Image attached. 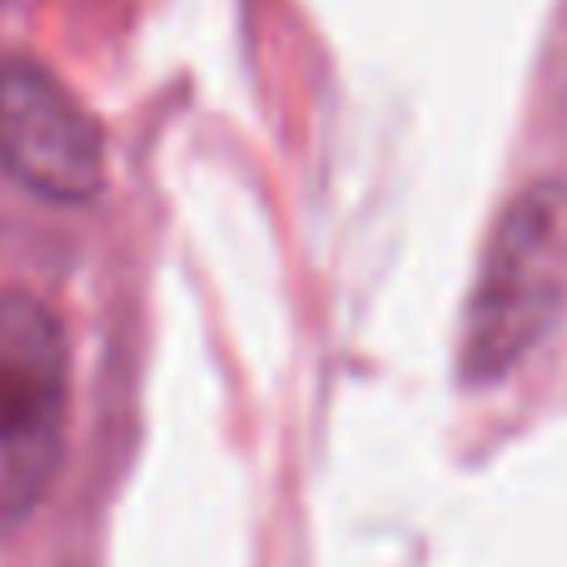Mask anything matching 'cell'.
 Segmentation results:
<instances>
[{
  "label": "cell",
  "mask_w": 567,
  "mask_h": 567,
  "mask_svg": "<svg viewBox=\"0 0 567 567\" xmlns=\"http://www.w3.org/2000/svg\"><path fill=\"white\" fill-rule=\"evenodd\" d=\"M567 313V185L543 179L503 209L463 323V379L493 383Z\"/></svg>",
  "instance_id": "6da1fadb"
},
{
  "label": "cell",
  "mask_w": 567,
  "mask_h": 567,
  "mask_svg": "<svg viewBox=\"0 0 567 567\" xmlns=\"http://www.w3.org/2000/svg\"><path fill=\"white\" fill-rule=\"evenodd\" d=\"M0 169L55 205L90 199L105 179L95 115L35 60L0 65Z\"/></svg>",
  "instance_id": "3957f363"
},
{
  "label": "cell",
  "mask_w": 567,
  "mask_h": 567,
  "mask_svg": "<svg viewBox=\"0 0 567 567\" xmlns=\"http://www.w3.org/2000/svg\"><path fill=\"white\" fill-rule=\"evenodd\" d=\"M70 409V339L35 293L0 299V518L45 493Z\"/></svg>",
  "instance_id": "7a4b0ae2"
}]
</instances>
